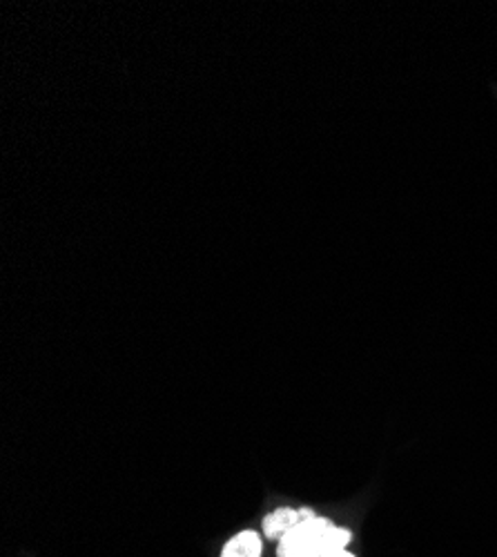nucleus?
Segmentation results:
<instances>
[{
  "mask_svg": "<svg viewBox=\"0 0 497 557\" xmlns=\"http://www.w3.org/2000/svg\"><path fill=\"white\" fill-rule=\"evenodd\" d=\"M350 537V531L314 516L301 520L279 540L277 557H333L346 548Z\"/></svg>",
  "mask_w": 497,
  "mask_h": 557,
  "instance_id": "f257e3e1",
  "label": "nucleus"
},
{
  "mask_svg": "<svg viewBox=\"0 0 497 557\" xmlns=\"http://www.w3.org/2000/svg\"><path fill=\"white\" fill-rule=\"evenodd\" d=\"M301 510L295 508H277L273 513L265 516L261 527H263V535L268 540H282L286 533H290L299 522H301Z\"/></svg>",
  "mask_w": 497,
  "mask_h": 557,
  "instance_id": "f03ea898",
  "label": "nucleus"
},
{
  "mask_svg": "<svg viewBox=\"0 0 497 557\" xmlns=\"http://www.w3.org/2000/svg\"><path fill=\"white\" fill-rule=\"evenodd\" d=\"M261 537L254 531H244L225 542L221 557H261Z\"/></svg>",
  "mask_w": 497,
  "mask_h": 557,
  "instance_id": "7ed1b4c3",
  "label": "nucleus"
},
{
  "mask_svg": "<svg viewBox=\"0 0 497 557\" xmlns=\"http://www.w3.org/2000/svg\"><path fill=\"white\" fill-rule=\"evenodd\" d=\"M333 557H355V555H350V553H346V548L344 550H339V553H335Z\"/></svg>",
  "mask_w": 497,
  "mask_h": 557,
  "instance_id": "20e7f679",
  "label": "nucleus"
}]
</instances>
